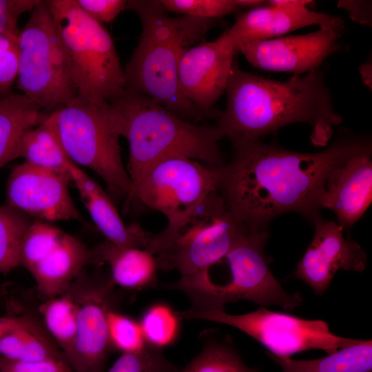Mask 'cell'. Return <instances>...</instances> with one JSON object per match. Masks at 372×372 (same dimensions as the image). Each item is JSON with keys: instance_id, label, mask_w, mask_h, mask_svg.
Masks as SVG:
<instances>
[{"instance_id": "6da1fadb", "label": "cell", "mask_w": 372, "mask_h": 372, "mask_svg": "<svg viewBox=\"0 0 372 372\" xmlns=\"http://www.w3.org/2000/svg\"><path fill=\"white\" fill-rule=\"evenodd\" d=\"M371 147L364 137L344 136L325 149L302 153L256 141L234 147L228 163L215 167L216 192L247 231L267 230L276 216L294 211L312 221L333 169Z\"/></svg>"}, {"instance_id": "7a4b0ae2", "label": "cell", "mask_w": 372, "mask_h": 372, "mask_svg": "<svg viewBox=\"0 0 372 372\" xmlns=\"http://www.w3.org/2000/svg\"><path fill=\"white\" fill-rule=\"evenodd\" d=\"M225 110L216 126L234 147L256 141L285 125H309L316 146L327 145L342 120L335 111L324 74L316 69L287 81L242 70L234 59L226 85Z\"/></svg>"}, {"instance_id": "3957f363", "label": "cell", "mask_w": 372, "mask_h": 372, "mask_svg": "<svg viewBox=\"0 0 372 372\" xmlns=\"http://www.w3.org/2000/svg\"><path fill=\"white\" fill-rule=\"evenodd\" d=\"M138 17V43L124 70L125 88L149 97L187 121L204 116L182 94L178 67L185 52L202 41L215 19L173 17L158 0L127 1Z\"/></svg>"}, {"instance_id": "277c9868", "label": "cell", "mask_w": 372, "mask_h": 372, "mask_svg": "<svg viewBox=\"0 0 372 372\" xmlns=\"http://www.w3.org/2000/svg\"><path fill=\"white\" fill-rule=\"evenodd\" d=\"M120 134L127 139V172L132 183L152 164L170 157L198 160L211 167L224 164L215 125H198L176 115L156 101L125 88L109 102Z\"/></svg>"}, {"instance_id": "5b68a950", "label": "cell", "mask_w": 372, "mask_h": 372, "mask_svg": "<svg viewBox=\"0 0 372 372\" xmlns=\"http://www.w3.org/2000/svg\"><path fill=\"white\" fill-rule=\"evenodd\" d=\"M245 231L214 191L161 232L152 234L145 249L156 257L158 268L180 273L172 285L180 288L210 278L209 268L225 258Z\"/></svg>"}, {"instance_id": "8992f818", "label": "cell", "mask_w": 372, "mask_h": 372, "mask_svg": "<svg viewBox=\"0 0 372 372\" xmlns=\"http://www.w3.org/2000/svg\"><path fill=\"white\" fill-rule=\"evenodd\" d=\"M45 1L54 19L77 96L110 102L125 88L124 70L111 35L74 0Z\"/></svg>"}, {"instance_id": "52a82bcc", "label": "cell", "mask_w": 372, "mask_h": 372, "mask_svg": "<svg viewBox=\"0 0 372 372\" xmlns=\"http://www.w3.org/2000/svg\"><path fill=\"white\" fill-rule=\"evenodd\" d=\"M48 118L70 159L98 174L114 203L126 200L132 183L123 163L118 123L111 104L76 96Z\"/></svg>"}, {"instance_id": "ba28073f", "label": "cell", "mask_w": 372, "mask_h": 372, "mask_svg": "<svg viewBox=\"0 0 372 372\" xmlns=\"http://www.w3.org/2000/svg\"><path fill=\"white\" fill-rule=\"evenodd\" d=\"M17 47V87L47 114L77 96L72 83L55 23L45 1L32 10Z\"/></svg>"}, {"instance_id": "9c48e42d", "label": "cell", "mask_w": 372, "mask_h": 372, "mask_svg": "<svg viewBox=\"0 0 372 372\" xmlns=\"http://www.w3.org/2000/svg\"><path fill=\"white\" fill-rule=\"evenodd\" d=\"M178 313L181 319L207 320L237 328L278 356L289 357L309 349H321L331 354L361 342L332 333L322 320H305L264 307L241 315L229 314L224 310L188 309Z\"/></svg>"}, {"instance_id": "30bf717a", "label": "cell", "mask_w": 372, "mask_h": 372, "mask_svg": "<svg viewBox=\"0 0 372 372\" xmlns=\"http://www.w3.org/2000/svg\"><path fill=\"white\" fill-rule=\"evenodd\" d=\"M267 230L245 231L225 258L231 280L223 285L213 283L204 304L205 311L224 310L227 302L247 300L256 304L278 305L291 311L302 302L299 293L284 290L272 274L265 258Z\"/></svg>"}, {"instance_id": "8fae6325", "label": "cell", "mask_w": 372, "mask_h": 372, "mask_svg": "<svg viewBox=\"0 0 372 372\" xmlns=\"http://www.w3.org/2000/svg\"><path fill=\"white\" fill-rule=\"evenodd\" d=\"M216 191L215 167L184 157L161 160L146 168L132 183L125 200L138 202L175 220Z\"/></svg>"}, {"instance_id": "7c38bea8", "label": "cell", "mask_w": 372, "mask_h": 372, "mask_svg": "<svg viewBox=\"0 0 372 372\" xmlns=\"http://www.w3.org/2000/svg\"><path fill=\"white\" fill-rule=\"evenodd\" d=\"M111 279H92L83 271L69 288L77 306L76 338L65 359L72 372H105L112 347L107 313L115 302Z\"/></svg>"}, {"instance_id": "4fadbf2b", "label": "cell", "mask_w": 372, "mask_h": 372, "mask_svg": "<svg viewBox=\"0 0 372 372\" xmlns=\"http://www.w3.org/2000/svg\"><path fill=\"white\" fill-rule=\"evenodd\" d=\"M69 172L52 170L28 163L16 166L6 185V205L47 221L83 219L69 192Z\"/></svg>"}, {"instance_id": "5bb4252c", "label": "cell", "mask_w": 372, "mask_h": 372, "mask_svg": "<svg viewBox=\"0 0 372 372\" xmlns=\"http://www.w3.org/2000/svg\"><path fill=\"white\" fill-rule=\"evenodd\" d=\"M227 31L216 39L203 41L187 50L178 67V85L183 96L204 117L218 118L213 106L225 92L236 54Z\"/></svg>"}, {"instance_id": "9a60e30c", "label": "cell", "mask_w": 372, "mask_h": 372, "mask_svg": "<svg viewBox=\"0 0 372 372\" xmlns=\"http://www.w3.org/2000/svg\"><path fill=\"white\" fill-rule=\"evenodd\" d=\"M342 32L322 27L308 34L246 43L236 52L258 69L302 75L319 69L327 57L340 50L338 40Z\"/></svg>"}, {"instance_id": "2e32d148", "label": "cell", "mask_w": 372, "mask_h": 372, "mask_svg": "<svg viewBox=\"0 0 372 372\" xmlns=\"http://www.w3.org/2000/svg\"><path fill=\"white\" fill-rule=\"evenodd\" d=\"M309 0H271L237 15L227 30L236 49L244 44L282 37L295 30L316 25L343 30L342 18L308 8ZM237 53V52H236Z\"/></svg>"}, {"instance_id": "e0dca14e", "label": "cell", "mask_w": 372, "mask_h": 372, "mask_svg": "<svg viewBox=\"0 0 372 372\" xmlns=\"http://www.w3.org/2000/svg\"><path fill=\"white\" fill-rule=\"evenodd\" d=\"M313 222V239L293 276L320 295L327 291L339 269L357 272L364 270L367 257L360 245L345 239L343 227L338 223L324 220L320 216Z\"/></svg>"}, {"instance_id": "ac0fdd59", "label": "cell", "mask_w": 372, "mask_h": 372, "mask_svg": "<svg viewBox=\"0 0 372 372\" xmlns=\"http://www.w3.org/2000/svg\"><path fill=\"white\" fill-rule=\"evenodd\" d=\"M371 147L349 157L329 174L320 206L331 210L338 223L350 228L372 199Z\"/></svg>"}, {"instance_id": "d6986e66", "label": "cell", "mask_w": 372, "mask_h": 372, "mask_svg": "<svg viewBox=\"0 0 372 372\" xmlns=\"http://www.w3.org/2000/svg\"><path fill=\"white\" fill-rule=\"evenodd\" d=\"M68 172L82 203L105 240L118 247L146 249L151 233L138 224H125L109 195L78 165L72 163Z\"/></svg>"}, {"instance_id": "ffe728a7", "label": "cell", "mask_w": 372, "mask_h": 372, "mask_svg": "<svg viewBox=\"0 0 372 372\" xmlns=\"http://www.w3.org/2000/svg\"><path fill=\"white\" fill-rule=\"evenodd\" d=\"M90 263L92 250L74 236L64 232L56 246L29 272L35 280L39 293L50 299L66 292Z\"/></svg>"}, {"instance_id": "44dd1931", "label": "cell", "mask_w": 372, "mask_h": 372, "mask_svg": "<svg viewBox=\"0 0 372 372\" xmlns=\"http://www.w3.org/2000/svg\"><path fill=\"white\" fill-rule=\"evenodd\" d=\"M92 263L110 266L114 284L130 289L156 285L157 261L145 249L118 247L105 240L92 250Z\"/></svg>"}, {"instance_id": "7402d4cb", "label": "cell", "mask_w": 372, "mask_h": 372, "mask_svg": "<svg viewBox=\"0 0 372 372\" xmlns=\"http://www.w3.org/2000/svg\"><path fill=\"white\" fill-rule=\"evenodd\" d=\"M48 114L22 93L0 96V169L15 159L23 135L42 123Z\"/></svg>"}, {"instance_id": "603a6c76", "label": "cell", "mask_w": 372, "mask_h": 372, "mask_svg": "<svg viewBox=\"0 0 372 372\" xmlns=\"http://www.w3.org/2000/svg\"><path fill=\"white\" fill-rule=\"evenodd\" d=\"M0 355L23 361L56 360L68 364L62 351L47 329L41 327L32 317L25 325L0 338Z\"/></svg>"}, {"instance_id": "cb8c5ba5", "label": "cell", "mask_w": 372, "mask_h": 372, "mask_svg": "<svg viewBox=\"0 0 372 372\" xmlns=\"http://www.w3.org/2000/svg\"><path fill=\"white\" fill-rule=\"evenodd\" d=\"M283 372H369L372 369V342L347 347L314 360H294L267 353Z\"/></svg>"}, {"instance_id": "d4e9b609", "label": "cell", "mask_w": 372, "mask_h": 372, "mask_svg": "<svg viewBox=\"0 0 372 372\" xmlns=\"http://www.w3.org/2000/svg\"><path fill=\"white\" fill-rule=\"evenodd\" d=\"M48 114L42 123L23 135L17 147L15 159L21 158L25 162L36 166L68 172L73 162L63 148L48 118Z\"/></svg>"}, {"instance_id": "484cf974", "label": "cell", "mask_w": 372, "mask_h": 372, "mask_svg": "<svg viewBox=\"0 0 372 372\" xmlns=\"http://www.w3.org/2000/svg\"><path fill=\"white\" fill-rule=\"evenodd\" d=\"M47 331L65 358L74 342L77 331V306L69 290L47 299L39 307Z\"/></svg>"}, {"instance_id": "4316f807", "label": "cell", "mask_w": 372, "mask_h": 372, "mask_svg": "<svg viewBox=\"0 0 372 372\" xmlns=\"http://www.w3.org/2000/svg\"><path fill=\"white\" fill-rule=\"evenodd\" d=\"M31 223L25 214L0 205V273L6 274L19 265V251Z\"/></svg>"}, {"instance_id": "83f0119b", "label": "cell", "mask_w": 372, "mask_h": 372, "mask_svg": "<svg viewBox=\"0 0 372 372\" xmlns=\"http://www.w3.org/2000/svg\"><path fill=\"white\" fill-rule=\"evenodd\" d=\"M180 319L178 312L163 302L149 307L139 322L147 345L162 349L174 343L179 335Z\"/></svg>"}, {"instance_id": "f1b7e54d", "label": "cell", "mask_w": 372, "mask_h": 372, "mask_svg": "<svg viewBox=\"0 0 372 372\" xmlns=\"http://www.w3.org/2000/svg\"><path fill=\"white\" fill-rule=\"evenodd\" d=\"M180 372H258L247 366L237 353L218 341L207 343L200 353Z\"/></svg>"}, {"instance_id": "f546056e", "label": "cell", "mask_w": 372, "mask_h": 372, "mask_svg": "<svg viewBox=\"0 0 372 372\" xmlns=\"http://www.w3.org/2000/svg\"><path fill=\"white\" fill-rule=\"evenodd\" d=\"M64 231L41 220L31 223L21 242L19 265L30 271L59 243Z\"/></svg>"}, {"instance_id": "4dcf8cb0", "label": "cell", "mask_w": 372, "mask_h": 372, "mask_svg": "<svg viewBox=\"0 0 372 372\" xmlns=\"http://www.w3.org/2000/svg\"><path fill=\"white\" fill-rule=\"evenodd\" d=\"M107 327L112 347L122 353H137L147 345L140 322L114 309L107 313Z\"/></svg>"}, {"instance_id": "1f68e13d", "label": "cell", "mask_w": 372, "mask_h": 372, "mask_svg": "<svg viewBox=\"0 0 372 372\" xmlns=\"http://www.w3.org/2000/svg\"><path fill=\"white\" fill-rule=\"evenodd\" d=\"M162 349L147 345L141 351L122 353L105 372H180Z\"/></svg>"}, {"instance_id": "d6a6232c", "label": "cell", "mask_w": 372, "mask_h": 372, "mask_svg": "<svg viewBox=\"0 0 372 372\" xmlns=\"http://www.w3.org/2000/svg\"><path fill=\"white\" fill-rule=\"evenodd\" d=\"M160 2L168 13L207 19L220 18L240 9L237 0H161Z\"/></svg>"}, {"instance_id": "836d02e7", "label": "cell", "mask_w": 372, "mask_h": 372, "mask_svg": "<svg viewBox=\"0 0 372 372\" xmlns=\"http://www.w3.org/2000/svg\"><path fill=\"white\" fill-rule=\"evenodd\" d=\"M41 0H0V35L17 42L21 30L17 21L20 15L32 10Z\"/></svg>"}, {"instance_id": "e575fe53", "label": "cell", "mask_w": 372, "mask_h": 372, "mask_svg": "<svg viewBox=\"0 0 372 372\" xmlns=\"http://www.w3.org/2000/svg\"><path fill=\"white\" fill-rule=\"evenodd\" d=\"M89 17L103 24L113 21L127 8L125 0H74Z\"/></svg>"}, {"instance_id": "d590c367", "label": "cell", "mask_w": 372, "mask_h": 372, "mask_svg": "<svg viewBox=\"0 0 372 372\" xmlns=\"http://www.w3.org/2000/svg\"><path fill=\"white\" fill-rule=\"evenodd\" d=\"M0 372H72L62 362L46 360L29 362L8 358L0 355Z\"/></svg>"}, {"instance_id": "8d00e7d4", "label": "cell", "mask_w": 372, "mask_h": 372, "mask_svg": "<svg viewBox=\"0 0 372 372\" xmlns=\"http://www.w3.org/2000/svg\"><path fill=\"white\" fill-rule=\"evenodd\" d=\"M19 70V59L17 45L0 54V96L11 91L17 80Z\"/></svg>"}, {"instance_id": "74e56055", "label": "cell", "mask_w": 372, "mask_h": 372, "mask_svg": "<svg viewBox=\"0 0 372 372\" xmlns=\"http://www.w3.org/2000/svg\"><path fill=\"white\" fill-rule=\"evenodd\" d=\"M338 7L348 11L352 20L361 24L371 25V1H339Z\"/></svg>"}, {"instance_id": "f35d334b", "label": "cell", "mask_w": 372, "mask_h": 372, "mask_svg": "<svg viewBox=\"0 0 372 372\" xmlns=\"http://www.w3.org/2000/svg\"><path fill=\"white\" fill-rule=\"evenodd\" d=\"M30 316H0V338L7 333L25 325Z\"/></svg>"}, {"instance_id": "ab89813d", "label": "cell", "mask_w": 372, "mask_h": 372, "mask_svg": "<svg viewBox=\"0 0 372 372\" xmlns=\"http://www.w3.org/2000/svg\"><path fill=\"white\" fill-rule=\"evenodd\" d=\"M16 45V41L6 36L0 35V54Z\"/></svg>"}, {"instance_id": "60d3db41", "label": "cell", "mask_w": 372, "mask_h": 372, "mask_svg": "<svg viewBox=\"0 0 372 372\" xmlns=\"http://www.w3.org/2000/svg\"><path fill=\"white\" fill-rule=\"evenodd\" d=\"M360 70H361V74L362 76L363 81L366 85H371V84L369 83V80L371 81V79L369 77V74L371 75V63L369 64V63L363 64Z\"/></svg>"}, {"instance_id": "b9f144b4", "label": "cell", "mask_w": 372, "mask_h": 372, "mask_svg": "<svg viewBox=\"0 0 372 372\" xmlns=\"http://www.w3.org/2000/svg\"><path fill=\"white\" fill-rule=\"evenodd\" d=\"M5 292V289L3 286L0 285V294H3Z\"/></svg>"}]
</instances>
